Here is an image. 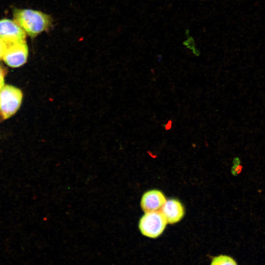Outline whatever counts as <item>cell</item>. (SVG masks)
<instances>
[{"instance_id":"1","label":"cell","mask_w":265,"mask_h":265,"mask_svg":"<svg viewBox=\"0 0 265 265\" xmlns=\"http://www.w3.org/2000/svg\"><path fill=\"white\" fill-rule=\"evenodd\" d=\"M13 18L18 25L31 37L48 31L53 24L51 15L32 9H15L13 11Z\"/></svg>"},{"instance_id":"2","label":"cell","mask_w":265,"mask_h":265,"mask_svg":"<svg viewBox=\"0 0 265 265\" xmlns=\"http://www.w3.org/2000/svg\"><path fill=\"white\" fill-rule=\"evenodd\" d=\"M23 99L20 89L10 85H4L0 90V117H10L19 108Z\"/></svg>"},{"instance_id":"3","label":"cell","mask_w":265,"mask_h":265,"mask_svg":"<svg viewBox=\"0 0 265 265\" xmlns=\"http://www.w3.org/2000/svg\"><path fill=\"white\" fill-rule=\"evenodd\" d=\"M167 222L160 211L145 212L139 220L138 227L141 234L156 238L163 232Z\"/></svg>"},{"instance_id":"4","label":"cell","mask_w":265,"mask_h":265,"mask_svg":"<svg viewBox=\"0 0 265 265\" xmlns=\"http://www.w3.org/2000/svg\"><path fill=\"white\" fill-rule=\"evenodd\" d=\"M28 53L26 41L12 43L8 45L3 60L10 67H18L26 62Z\"/></svg>"},{"instance_id":"5","label":"cell","mask_w":265,"mask_h":265,"mask_svg":"<svg viewBox=\"0 0 265 265\" xmlns=\"http://www.w3.org/2000/svg\"><path fill=\"white\" fill-rule=\"evenodd\" d=\"M26 38V32L14 21L0 20V38L8 45L25 41Z\"/></svg>"},{"instance_id":"6","label":"cell","mask_w":265,"mask_h":265,"mask_svg":"<svg viewBox=\"0 0 265 265\" xmlns=\"http://www.w3.org/2000/svg\"><path fill=\"white\" fill-rule=\"evenodd\" d=\"M166 201L165 196L161 191L150 190L143 194L140 202L141 207L145 212L160 211Z\"/></svg>"},{"instance_id":"7","label":"cell","mask_w":265,"mask_h":265,"mask_svg":"<svg viewBox=\"0 0 265 265\" xmlns=\"http://www.w3.org/2000/svg\"><path fill=\"white\" fill-rule=\"evenodd\" d=\"M167 223L174 224L180 221L184 216L185 210L182 204L178 200H166L160 210Z\"/></svg>"},{"instance_id":"8","label":"cell","mask_w":265,"mask_h":265,"mask_svg":"<svg viewBox=\"0 0 265 265\" xmlns=\"http://www.w3.org/2000/svg\"><path fill=\"white\" fill-rule=\"evenodd\" d=\"M210 265H238V264L232 257L226 255H220L212 258Z\"/></svg>"},{"instance_id":"9","label":"cell","mask_w":265,"mask_h":265,"mask_svg":"<svg viewBox=\"0 0 265 265\" xmlns=\"http://www.w3.org/2000/svg\"><path fill=\"white\" fill-rule=\"evenodd\" d=\"M7 72L6 68L0 65V90L4 85V78Z\"/></svg>"},{"instance_id":"10","label":"cell","mask_w":265,"mask_h":265,"mask_svg":"<svg viewBox=\"0 0 265 265\" xmlns=\"http://www.w3.org/2000/svg\"><path fill=\"white\" fill-rule=\"evenodd\" d=\"M8 44L0 38V60L3 59Z\"/></svg>"},{"instance_id":"11","label":"cell","mask_w":265,"mask_h":265,"mask_svg":"<svg viewBox=\"0 0 265 265\" xmlns=\"http://www.w3.org/2000/svg\"><path fill=\"white\" fill-rule=\"evenodd\" d=\"M172 121L171 120H169L167 123L164 126L165 130H170L172 127Z\"/></svg>"}]
</instances>
